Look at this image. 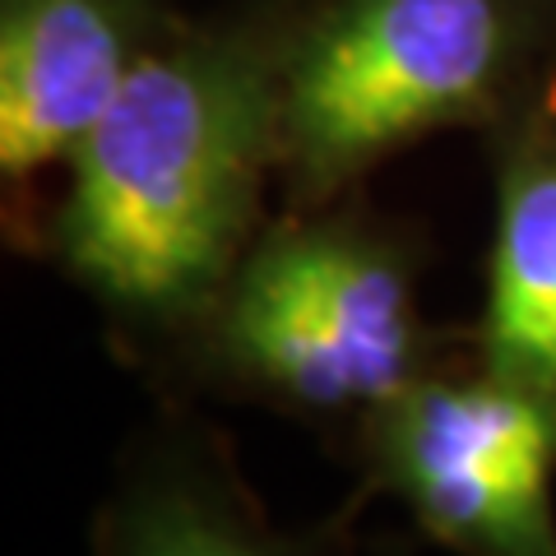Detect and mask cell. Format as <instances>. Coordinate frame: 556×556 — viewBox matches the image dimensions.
<instances>
[{"instance_id": "obj_1", "label": "cell", "mask_w": 556, "mask_h": 556, "mask_svg": "<svg viewBox=\"0 0 556 556\" xmlns=\"http://www.w3.org/2000/svg\"><path fill=\"white\" fill-rule=\"evenodd\" d=\"M283 153V56L251 38L149 47L70 159L65 269L135 320L214 306Z\"/></svg>"}, {"instance_id": "obj_2", "label": "cell", "mask_w": 556, "mask_h": 556, "mask_svg": "<svg viewBox=\"0 0 556 556\" xmlns=\"http://www.w3.org/2000/svg\"><path fill=\"white\" fill-rule=\"evenodd\" d=\"M515 0H339L283 51V153L325 195L422 135L468 126L519 65Z\"/></svg>"}, {"instance_id": "obj_3", "label": "cell", "mask_w": 556, "mask_h": 556, "mask_svg": "<svg viewBox=\"0 0 556 556\" xmlns=\"http://www.w3.org/2000/svg\"><path fill=\"white\" fill-rule=\"evenodd\" d=\"M237 376L302 408L376 413L417 380L408 260L353 218L288 223L247 247L214 302Z\"/></svg>"}, {"instance_id": "obj_4", "label": "cell", "mask_w": 556, "mask_h": 556, "mask_svg": "<svg viewBox=\"0 0 556 556\" xmlns=\"http://www.w3.org/2000/svg\"><path fill=\"white\" fill-rule=\"evenodd\" d=\"M390 492L464 556H556V408L496 376L422 380L371 413Z\"/></svg>"}, {"instance_id": "obj_5", "label": "cell", "mask_w": 556, "mask_h": 556, "mask_svg": "<svg viewBox=\"0 0 556 556\" xmlns=\"http://www.w3.org/2000/svg\"><path fill=\"white\" fill-rule=\"evenodd\" d=\"M149 51L135 0H5L0 167L10 181L70 163Z\"/></svg>"}, {"instance_id": "obj_6", "label": "cell", "mask_w": 556, "mask_h": 556, "mask_svg": "<svg viewBox=\"0 0 556 556\" xmlns=\"http://www.w3.org/2000/svg\"><path fill=\"white\" fill-rule=\"evenodd\" d=\"M482 371L556 408V130L510 144L496 186Z\"/></svg>"}, {"instance_id": "obj_7", "label": "cell", "mask_w": 556, "mask_h": 556, "mask_svg": "<svg viewBox=\"0 0 556 556\" xmlns=\"http://www.w3.org/2000/svg\"><path fill=\"white\" fill-rule=\"evenodd\" d=\"M112 556H292L274 533L241 515L232 496L204 482L163 478L126 501Z\"/></svg>"}]
</instances>
